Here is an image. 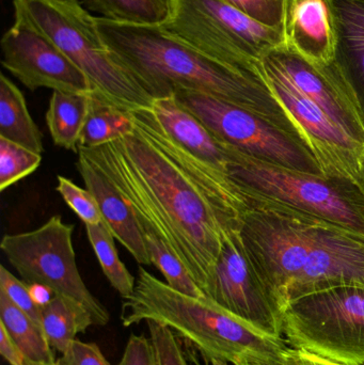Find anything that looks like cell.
<instances>
[{
    "instance_id": "cell-5",
    "label": "cell",
    "mask_w": 364,
    "mask_h": 365,
    "mask_svg": "<svg viewBox=\"0 0 364 365\" xmlns=\"http://www.w3.org/2000/svg\"><path fill=\"white\" fill-rule=\"evenodd\" d=\"M222 145L228 158V179L247 202L286 208L364 237L360 185L344 178L318 177L274 166Z\"/></svg>"
},
{
    "instance_id": "cell-2",
    "label": "cell",
    "mask_w": 364,
    "mask_h": 365,
    "mask_svg": "<svg viewBox=\"0 0 364 365\" xmlns=\"http://www.w3.org/2000/svg\"><path fill=\"white\" fill-rule=\"evenodd\" d=\"M248 259L280 310L306 294L364 287V237L286 208L262 205L239 229Z\"/></svg>"
},
{
    "instance_id": "cell-17",
    "label": "cell",
    "mask_w": 364,
    "mask_h": 365,
    "mask_svg": "<svg viewBox=\"0 0 364 365\" xmlns=\"http://www.w3.org/2000/svg\"><path fill=\"white\" fill-rule=\"evenodd\" d=\"M286 45L312 63H333L335 34L326 0H290Z\"/></svg>"
},
{
    "instance_id": "cell-8",
    "label": "cell",
    "mask_w": 364,
    "mask_h": 365,
    "mask_svg": "<svg viewBox=\"0 0 364 365\" xmlns=\"http://www.w3.org/2000/svg\"><path fill=\"white\" fill-rule=\"evenodd\" d=\"M282 334L293 349L341 365H364V287L342 285L291 300Z\"/></svg>"
},
{
    "instance_id": "cell-21",
    "label": "cell",
    "mask_w": 364,
    "mask_h": 365,
    "mask_svg": "<svg viewBox=\"0 0 364 365\" xmlns=\"http://www.w3.org/2000/svg\"><path fill=\"white\" fill-rule=\"evenodd\" d=\"M0 137L42 154V134L28 110L21 90L0 75Z\"/></svg>"
},
{
    "instance_id": "cell-12",
    "label": "cell",
    "mask_w": 364,
    "mask_h": 365,
    "mask_svg": "<svg viewBox=\"0 0 364 365\" xmlns=\"http://www.w3.org/2000/svg\"><path fill=\"white\" fill-rule=\"evenodd\" d=\"M205 296L261 331L282 338L281 310L250 263L239 231L224 235Z\"/></svg>"
},
{
    "instance_id": "cell-34",
    "label": "cell",
    "mask_w": 364,
    "mask_h": 365,
    "mask_svg": "<svg viewBox=\"0 0 364 365\" xmlns=\"http://www.w3.org/2000/svg\"><path fill=\"white\" fill-rule=\"evenodd\" d=\"M0 354L10 365H26L23 354L2 325H0Z\"/></svg>"
},
{
    "instance_id": "cell-3",
    "label": "cell",
    "mask_w": 364,
    "mask_h": 365,
    "mask_svg": "<svg viewBox=\"0 0 364 365\" xmlns=\"http://www.w3.org/2000/svg\"><path fill=\"white\" fill-rule=\"evenodd\" d=\"M95 19L117 61L153 100L170 98L177 90L200 92L254 111L307 143L264 77L220 63L158 25Z\"/></svg>"
},
{
    "instance_id": "cell-18",
    "label": "cell",
    "mask_w": 364,
    "mask_h": 365,
    "mask_svg": "<svg viewBox=\"0 0 364 365\" xmlns=\"http://www.w3.org/2000/svg\"><path fill=\"white\" fill-rule=\"evenodd\" d=\"M152 109L167 134L175 143L227 175L228 158L222 141L218 140L196 115L182 106L175 96L154 100Z\"/></svg>"
},
{
    "instance_id": "cell-29",
    "label": "cell",
    "mask_w": 364,
    "mask_h": 365,
    "mask_svg": "<svg viewBox=\"0 0 364 365\" xmlns=\"http://www.w3.org/2000/svg\"><path fill=\"white\" fill-rule=\"evenodd\" d=\"M226 4L254 21L286 31V13L290 0H224Z\"/></svg>"
},
{
    "instance_id": "cell-38",
    "label": "cell",
    "mask_w": 364,
    "mask_h": 365,
    "mask_svg": "<svg viewBox=\"0 0 364 365\" xmlns=\"http://www.w3.org/2000/svg\"><path fill=\"white\" fill-rule=\"evenodd\" d=\"M361 180H363V187L364 189V163H363V173H361Z\"/></svg>"
},
{
    "instance_id": "cell-13",
    "label": "cell",
    "mask_w": 364,
    "mask_h": 365,
    "mask_svg": "<svg viewBox=\"0 0 364 365\" xmlns=\"http://www.w3.org/2000/svg\"><path fill=\"white\" fill-rule=\"evenodd\" d=\"M2 66L28 89L68 93L95 91L85 73L46 36L14 19L1 38Z\"/></svg>"
},
{
    "instance_id": "cell-25",
    "label": "cell",
    "mask_w": 364,
    "mask_h": 365,
    "mask_svg": "<svg viewBox=\"0 0 364 365\" xmlns=\"http://www.w3.org/2000/svg\"><path fill=\"white\" fill-rule=\"evenodd\" d=\"M85 231L90 244L98 257V263L111 287L122 298L132 295L136 285V279L120 259L115 248V236L110 230L102 222L98 225H85Z\"/></svg>"
},
{
    "instance_id": "cell-14",
    "label": "cell",
    "mask_w": 364,
    "mask_h": 365,
    "mask_svg": "<svg viewBox=\"0 0 364 365\" xmlns=\"http://www.w3.org/2000/svg\"><path fill=\"white\" fill-rule=\"evenodd\" d=\"M299 92L316 103L342 130L364 147V124L333 64L318 66L286 45L266 56Z\"/></svg>"
},
{
    "instance_id": "cell-4",
    "label": "cell",
    "mask_w": 364,
    "mask_h": 365,
    "mask_svg": "<svg viewBox=\"0 0 364 365\" xmlns=\"http://www.w3.org/2000/svg\"><path fill=\"white\" fill-rule=\"evenodd\" d=\"M121 321L124 327L142 322L168 327L209 362L284 365L291 349L284 339L261 331L207 297L175 291L143 267H139L134 293L123 298Z\"/></svg>"
},
{
    "instance_id": "cell-1",
    "label": "cell",
    "mask_w": 364,
    "mask_h": 365,
    "mask_svg": "<svg viewBox=\"0 0 364 365\" xmlns=\"http://www.w3.org/2000/svg\"><path fill=\"white\" fill-rule=\"evenodd\" d=\"M132 135L85 156L153 230L205 294L227 234L239 231L247 200L227 175L175 143L152 108L132 111Z\"/></svg>"
},
{
    "instance_id": "cell-30",
    "label": "cell",
    "mask_w": 364,
    "mask_h": 365,
    "mask_svg": "<svg viewBox=\"0 0 364 365\" xmlns=\"http://www.w3.org/2000/svg\"><path fill=\"white\" fill-rule=\"evenodd\" d=\"M0 289L17 308L42 326V307L32 297L29 285L19 280L4 265L0 266Z\"/></svg>"
},
{
    "instance_id": "cell-26",
    "label": "cell",
    "mask_w": 364,
    "mask_h": 365,
    "mask_svg": "<svg viewBox=\"0 0 364 365\" xmlns=\"http://www.w3.org/2000/svg\"><path fill=\"white\" fill-rule=\"evenodd\" d=\"M140 227L151 264L164 274L167 284L175 291L185 295L198 298L207 297L202 289L194 282L184 264L175 257L164 240L150 227L142 225Z\"/></svg>"
},
{
    "instance_id": "cell-28",
    "label": "cell",
    "mask_w": 364,
    "mask_h": 365,
    "mask_svg": "<svg viewBox=\"0 0 364 365\" xmlns=\"http://www.w3.org/2000/svg\"><path fill=\"white\" fill-rule=\"evenodd\" d=\"M57 180L58 192L85 225H98L104 222L98 201L87 188L77 186L68 178L59 175Z\"/></svg>"
},
{
    "instance_id": "cell-7",
    "label": "cell",
    "mask_w": 364,
    "mask_h": 365,
    "mask_svg": "<svg viewBox=\"0 0 364 365\" xmlns=\"http://www.w3.org/2000/svg\"><path fill=\"white\" fill-rule=\"evenodd\" d=\"M160 28L207 57L259 75L262 60L286 45V31L254 21L224 0H169Z\"/></svg>"
},
{
    "instance_id": "cell-27",
    "label": "cell",
    "mask_w": 364,
    "mask_h": 365,
    "mask_svg": "<svg viewBox=\"0 0 364 365\" xmlns=\"http://www.w3.org/2000/svg\"><path fill=\"white\" fill-rule=\"evenodd\" d=\"M42 155L0 137V191L33 173Z\"/></svg>"
},
{
    "instance_id": "cell-10",
    "label": "cell",
    "mask_w": 364,
    "mask_h": 365,
    "mask_svg": "<svg viewBox=\"0 0 364 365\" xmlns=\"http://www.w3.org/2000/svg\"><path fill=\"white\" fill-rule=\"evenodd\" d=\"M73 232L74 225L53 216L33 231L4 235L0 248L24 282L45 285L55 294L77 300L89 311L95 325H107L108 311L79 274Z\"/></svg>"
},
{
    "instance_id": "cell-39",
    "label": "cell",
    "mask_w": 364,
    "mask_h": 365,
    "mask_svg": "<svg viewBox=\"0 0 364 365\" xmlns=\"http://www.w3.org/2000/svg\"><path fill=\"white\" fill-rule=\"evenodd\" d=\"M51 365H58V364H57V362H56V364H51Z\"/></svg>"
},
{
    "instance_id": "cell-31",
    "label": "cell",
    "mask_w": 364,
    "mask_h": 365,
    "mask_svg": "<svg viewBox=\"0 0 364 365\" xmlns=\"http://www.w3.org/2000/svg\"><path fill=\"white\" fill-rule=\"evenodd\" d=\"M150 336L157 356L158 365H188L181 343L168 327L147 322Z\"/></svg>"
},
{
    "instance_id": "cell-11",
    "label": "cell",
    "mask_w": 364,
    "mask_h": 365,
    "mask_svg": "<svg viewBox=\"0 0 364 365\" xmlns=\"http://www.w3.org/2000/svg\"><path fill=\"white\" fill-rule=\"evenodd\" d=\"M261 73L327 173L331 177L350 180L363 187V145L342 130L316 103L299 92L269 58L262 60Z\"/></svg>"
},
{
    "instance_id": "cell-23",
    "label": "cell",
    "mask_w": 364,
    "mask_h": 365,
    "mask_svg": "<svg viewBox=\"0 0 364 365\" xmlns=\"http://www.w3.org/2000/svg\"><path fill=\"white\" fill-rule=\"evenodd\" d=\"M90 94L53 91L46 124L58 147L78 153L79 138L89 111Z\"/></svg>"
},
{
    "instance_id": "cell-32",
    "label": "cell",
    "mask_w": 364,
    "mask_h": 365,
    "mask_svg": "<svg viewBox=\"0 0 364 365\" xmlns=\"http://www.w3.org/2000/svg\"><path fill=\"white\" fill-rule=\"evenodd\" d=\"M58 365H113L103 355L102 351L95 343L73 341L72 344L61 354L57 360Z\"/></svg>"
},
{
    "instance_id": "cell-20",
    "label": "cell",
    "mask_w": 364,
    "mask_h": 365,
    "mask_svg": "<svg viewBox=\"0 0 364 365\" xmlns=\"http://www.w3.org/2000/svg\"><path fill=\"white\" fill-rule=\"evenodd\" d=\"M135 120L132 111L120 108L104 96L90 94L89 111L79 138V147L93 149L132 135Z\"/></svg>"
},
{
    "instance_id": "cell-9",
    "label": "cell",
    "mask_w": 364,
    "mask_h": 365,
    "mask_svg": "<svg viewBox=\"0 0 364 365\" xmlns=\"http://www.w3.org/2000/svg\"><path fill=\"white\" fill-rule=\"evenodd\" d=\"M177 102L222 143L266 164L331 177L307 143L266 118L200 92L177 90Z\"/></svg>"
},
{
    "instance_id": "cell-33",
    "label": "cell",
    "mask_w": 364,
    "mask_h": 365,
    "mask_svg": "<svg viewBox=\"0 0 364 365\" xmlns=\"http://www.w3.org/2000/svg\"><path fill=\"white\" fill-rule=\"evenodd\" d=\"M118 365H158L151 339L145 338L143 334H130L121 361Z\"/></svg>"
},
{
    "instance_id": "cell-37",
    "label": "cell",
    "mask_w": 364,
    "mask_h": 365,
    "mask_svg": "<svg viewBox=\"0 0 364 365\" xmlns=\"http://www.w3.org/2000/svg\"><path fill=\"white\" fill-rule=\"evenodd\" d=\"M212 365H231L228 362L222 361V360H213L211 361Z\"/></svg>"
},
{
    "instance_id": "cell-36",
    "label": "cell",
    "mask_w": 364,
    "mask_h": 365,
    "mask_svg": "<svg viewBox=\"0 0 364 365\" xmlns=\"http://www.w3.org/2000/svg\"><path fill=\"white\" fill-rule=\"evenodd\" d=\"M29 285L30 293H31L33 299L40 304L41 307L49 302L53 297L55 293L49 287L42 284H28Z\"/></svg>"
},
{
    "instance_id": "cell-22",
    "label": "cell",
    "mask_w": 364,
    "mask_h": 365,
    "mask_svg": "<svg viewBox=\"0 0 364 365\" xmlns=\"http://www.w3.org/2000/svg\"><path fill=\"white\" fill-rule=\"evenodd\" d=\"M0 325L6 328L23 354L26 365H51L57 362L42 326L17 308L1 289Z\"/></svg>"
},
{
    "instance_id": "cell-19",
    "label": "cell",
    "mask_w": 364,
    "mask_h": 365,
    "mask_svg": "<svg viewBox=\"0 0 364 365\" xmlns=\"http://www.w3.org/2000/svg\"><path fill=\"white\" fill-rule=\"evenodd\" d=\"M95 325L83 304L73 298L55 294L42 306V327L53 351L66 353L78 334Z\"/></svg>"
},
{
    "instance_id": "cell-35",
    "label": "cell",
    "mask_w": 364,
    "mask_h": 365,
    "mask_svg": "<svg viewBox=\"0 0 364 365\" xmlns=\"http://www.w3.org/2000/svg\"><path fill=\"white\" fill-rule=\"evenodd\" d=\"M284 365H341L333 364L328 360L322 359L316 356L310 355L305 351H297V349H288Z\"/></svg>"
},
{
    "instance_id": "cell-15",
    "label": "cell",
    "mask_w": 364,
    "mask_h": 365,
    "mask_svg": "<svg viewBox=\"0 0 364 365\" xmlns=\"http://www.w3.org/2000/svg\"><path fill=\"white\" fill-rule=\"evenodd\" d=\"M335 34L333 68L364 124V0H326Z\"/></svg>"
},
{
    "instance_id": "cell-6",
    "label": "cell",
    "mask_w": 364,
    "mask_h": 365,
    "mask_svg": "<svg viewBox=\"0 0 364 365\" xmlns=\"http://www.w3.org/2000/svg\"><path fill=\"white\" fill-rule=\"evenodd\" d=\"M14 19L51 41L89 78L92 87L120 108H152L153 98L117 61L78 0H13Z\"/></svg>"
},
{
    "instance_id": "cell-16",
    "label": "cell",
    "mask_w": 364,
    "mask_h": 365,
    "mask_svg": "<svg viewBox=\"0 0 364 365\" xmlns=\"http://www.w3.org/2000/svg\"><path fill=\"white\" fill-rule=\"evenodd\" d=\"M76 167L88 190L98 201L103 220L115 240L125 247L139 264L151 265L140 222L130 204L102 171L81 154H78Z\"/></svg>"
},
{
    "instance_id": "cell-24",
    "label": "cell",
    "mask_w": 364,
    "mask_h": 365,
    "mask_svg": "<svg viewBox=\"0 0 364 365\" xmlns=\"http://www.w3.org/2000/svg\"><path fill=\"white\" fill-rule=\"evenodd\" d=\"M81 4L103 19L139 25H160L169 13V0H83Z\"/></svg>"
}]
</instances>
